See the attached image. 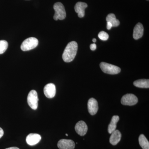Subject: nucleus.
<instances>
[{
    "label": "nucleus",
    "instance_id": "obj_10",
    "mask_svg": "<svg viewBox=\"0 0 149 149\" xmlns=\"http://www.w3.org/2000/svg\"><path fill=\"white\" fill-rule=\"evenodd\" d=\"M75 130L76 133L80 136H84L87 133L88 127L87 124L83 120L79 121L75 126Z\"/></svg>",
    "mask_w": 149,
    "mask_h": 149
},
{
    "label": "nucleus",
    "instance_id": "obj_17",
    "mask_svg": "<svg viewBox=\"0 0 149 149\" xmlns=\"http://www.w3.org/2000/svg\"><path fill=\"white\" fill-rule=\"evenodd\" d=\"M107 22H109L112 25V27H117L120 24V22L117 19L115 15L113 13L109 14L106 17Z\"/></svg>",
    "mask_w": 149,
    "mask_h": 149
},
{
    "label": "nucleus",
    "instance_id": "obj_11",
    "mask_svg": "<svg viewBox=\"0 0 149 149\" xmlns=\"http://www.w3.org/2000/svg\"><path fill=\"white\" fill-rule=\"evenodd\" d=\"M88 7L86 3L78 2L76 3L74 7L75 12L78 14V16L80 18L84 17L85 15V9Z\"/></svg>",
    "mask_w": 149,
    "mask_h": 149
},
{
    "label": "nucleus",
    "instance_id": "obj_26",
    "mask_svg": "<svg viewBox=\"0 0 149 149\" xmlns=\"http://www.w3.org/2000/svg\"><path fill=\"white\" fill-rule=\"evenodd\" d=\"M65 135H66V136H68V134H65Z\"/></svg>",
    "mask_w": 149,
    "mask_h": 149
},
{
    "label": "nucleus",
    "instance_id": "obj_6",
    "mask_svg": "<svg viewBox=\"0 0 149 149\" xmlns=\"http://www.w3.org/2000/svg\"><path fill=\"white\" fill-rule=\"evenodd\" d=\"M138 99L135 95L128 94L123 96L121 103L124 105L133 106L138 103Z\"/></svg>",
    "mask_w": 149,
    "mask_h": 149
},
{
    "label": "nucleus",
    "instance_id": "obj_8",
    "mask_svg": "<svg viewBox=\"0 0 149 149\" xmlns=\"http://www.w3.org/2000/svg\"><path fill=\"white\" fill-rule=\"evenodd\" d=\"M57 146L60 149H74L75 148L74 141L67 139L60 140L58 143Z\"/></svg>",
    "mask_w": 149,
    "mask_h": 149
},
{
    "label": "nucleus",
    "instance_id": "obj_21",
    "mask_svg": "<svg viewBox=\"0 0 149 149\" xmlns=\"http://www.w3.org/2000/svg\"><path fill=\"white\" fill-rule=\"evenodd\" d=\"M90 48H91V50L95 51L97 48V46L96 44L94 43V44H91L90 46Z\"/></svg>",
    "mask_w": 149,
    "mask_h": 149
},
{
    "label": "nucleus",
    "instance_id": "obj_13",
    "mask_svg": "<svg viewBox=\"0 0 149 149\" xmlns=\"http://www.w3.org/2000/svg\"><path fill=\"white\" fill-rule=\"evenodd\" d=\"M144 33V27L140 22L137 23L133 29V37L135 40H139L143 37Z\"/></svg>",
    "mask_w": 149,
    "mask_h": 149
},
{
    "label": "nucleus",
    "instance_id": "obj_7",
    "mask_svg": "<svg viewBox=\"0 0 149 149\" xmlns=\"http://www.w3.org/2000/svg\"><path fill=\"white\" fill-rule=\"evenodd\" d=\"M44 93L45 95L48 98H52L55 96L56 86L53 83H49L45 86L44 88Z\"/></svg>",
    "mask_w": 149,
    "mask_h": 149
},
{
    "label": "nucleus",
    "instance_id": "obj_22",
    "mask_svg": "<svg viewBox=\"0 0 149 149\" xmlns=\"http://www.w3.org/2000/svg\"><path fill=\"white\" fill-rule=\"evenodd\" d=\"M112 27V25L110 22H107V29H110Z\"/></svg>",
    "mask_w": 149,
    "mask_h": 149
},
{
    "label": "nucleus",
    "instance_id": "obj_1",
    "mask_svg": "<svg viewBox=\"0 0 149 149\" xmlns=\"http://www.w3.org/2000/svg\"><path fill=\"white\" fill-rule=\"evenodd\" d=\"M77 48L78 46L76 42L72 41L68 43L63 54V61L66 63L72 61L77 54Z\"/></svg>",
    "mask_w": 149,
    "mask_h": 149
},
{
    "label": "nucleus",
    "instance_id": "obj_5",
    "mask_svg": "<svg viewBox=\"0 0 149 149\" xmlns=\"http://www.w3.org/2000/svg\"><path fill=\"white\" fill-rule=\"evenodd\" d=\"M39 100L37 92L35 90H32L29 92L27 98V101L29 107L33 110H36L38 107Z\"/></svg>",
    "mask_w": 149,
    "mask_h": 149
},
{
    "label": "nucleus",
    "instance_id": "obj_24",
    "mask_svg": "<svg viewBox=\"0 0 149 149\" xmlns=\"http://www.w3.org/2000/svg\"><path fill=\"white\" fill-rule=\"evenodd\" d=\"M5 149H19L17 147H11V148H8Z\"/></svg>",
    "mask_w": 149,
    "mask_h": 149
},
{
    "label": "nucleus",
    "instance_id": "obj_18",
    "mask_svg": "<svg viewBox=\"0 0 149 149\" xmlns=\"http://www.w3.org/2000/svg\"><path fill=\"white\" fill-rule=\"evenodd\" d=\"M139 143L143 149H149V142L143 134H141L139 137Z\"/></svg>",
    "mask_w": 149,
    "mask_h": 149
},
{
    "label": "nucleus",
    "instance_id": "obj_16",
    "mask_svg": "<svg viewBox=\"0 0 149 149\" xmlns=\"http://www.w3.org/2000/svg\"><path fill=\"white\" fill-rule=\"evenodd\" d=\"M133 85L136 87L142 88H149L148 79H140L133 82Z\"/></svg>",
    "mask_w": 149,
    "mask_h": 149
},
{
    "label": "nucleus",
    "instance_id": "obj_19",
    "mask_svg": "<svg viewBox=\"0 0 149 149\" xmlns=\"http://www.w3.org/2000/svg\"><path fill=\"white\" fill-rule=\"evenodd\" d=\"M8 47V43L6 40H0V54L4 53Z\"/></svg>",
    "mask_w": 149,
    "mask_h": 149
},
{
    "label": "nucleus",
    "instance_id": "obj_2",
    "mask_svg": "<svg viewBox=\"0 0 149 149\" xmlns=\"http://www.w3.org/2000/svg\"><path fill=\"white\" fill-rule=\"evenodd\" d=\"M54 9L55 13L54 16V20H63L66 17V12L64 6L62 3L57 2L54 4Z\"/></svg>",
    "mask_w": 149,
    "mask_h": 149
},
{
    "label": "nucleus",
    "instance_id": "obj_20",
    "mask_svg": "<svg viewBox=\"0 0 149 149\" xmlns=\"http://www.w3.org/2000/svg\"><path fill=\"white\" fill-rule=\"evenodd\" d=\"M98 37L100 40L106 41L109 39V36L107 32H104V31H101L99 33Z\"/></svg>",
    "mask_w": 149,
    "mask_h": 149
},
{
    "label": "nucleus",
    "instance_id": "obj_3",
    "mask_svg": "<svg viewBox=\"0 0 149 149\" xmlns=\"http://www.w3.org/2000/svg\"><path fill=\"white\" fill-rule=\"evenodd\" d=\"M100 67L103 72L109 74H118L121 70L120 68L118 67L105 62L101 63Z\"/></svg>",
    "mask_w": 149,
    "mask_h": 149
},
{
    "label": "nucleus",
    "instance_id": "obj_12",
    "mask_svg": "<svg viewBox=\"0 0 149 149\" xmlns=\"http://www.w3.org/2000/svg\"><path fill=\"white\" fill-rule=\"evenodd\" d=\"M42 137L39 134L30 133L27 136L26 141L27 144L29 146H33L39 143Z\"/></svg>",
    "mask_w": 149,
    "mask_h": 149
},
{
    "label": "nucleus",
    "instance_id": "obj_25",
    "mask_svg": "<svg viewBox=\"0 0 149 149\" xmlns=\"http://www.w3.org/2000/svg\"><path fill=\"white\" fill-rule=\"evenodd\" d=\"M93 42H94V43L95 42H96V39H95V38H94V39H93Z\"/></svg>",
    "mask_w": 149,
    "mask_h": 149
},
{
    "label": "nucleus",
    "instance_id": "obj_14",
    "mask_svg": "<svg viewBox=\"0 0 149 149\" xmlns=\"http://www.w3.org/2000/svg\"><path fill=\"white\" fill-rule=\"evenodd\" d=\"M121 138V134L120 131L116 130L111 133L109 139L110 143L113 146H116L120 142Z\"/></svg>",
    "mask_w": 149,
    "mask_h": 149
},
{
    "label": "nucleus",
    "instance_id": "obj_15",
    "mask_svg": "<svg viewBox=\"0 0 149 149\" xmlns=\"http://www.w3.org/2000/svg\"><path fill=\"white\" fill-rule=\"evenodd\" d=\"M119 120V117L118 116H113L111 118V121L108 126V131L109 134H111L116 129V125L118 120Z\"/></svg>",
    "mask_w": 149,
    "mask_h": 149
},
{
    "label": "nucleus",
    "instance_id": "obj_4",
    "mask_svg": "<svg viewBox=\"0 0 149 149\" xmlns=\"http://www.w3.org/2000/svg\"><path fill=\"white\" fill-rule=\"evenodd\" d=\"M39 41L35 37H29L23 41L22 44L21 49L23 51H27L35 49L37 47Z\"/></svg>",
    "mask_w": 149,
    "mask_h": 149
},
{
    "label": "nucleus",
    "instance_id": "obj_9",
    "mask_svg": "<svg viewBox=\"0 0 149 149\" xmlns=\"http://www.w3.org/2000/svg\"><path fill=\"white\" fill-rule=\"evenodd\" d=\"M88 108L89 113L91 115H94L97 113L98 110V104L95 99L91 98L88 101Z\"/></svg>",
    "mask_w": 149,
    "mask_h": 149
},
{
    "label": "nucleus",
    "instance_id": "obj_23",
    "mask_svg": "<svg viewBox=\"0 0 149 149\" xmlns=\"http://www.w3.org/2000/svg\"><path fill=\"white\" fill-rule=\"evenodd\" d=\"M4 134V131L2 128H0V139L2 138Z\"/></svg>",
    "mask_w": 149,
    "mask_h": 149
},
{
    "label": "nucleus",
    "instance_id": "obj_27",
    "mask_svg": "<svg viewBox=\"0 0 149 149\" xmlns=\"http://www.w3.org/2000/svg\"><path fill=\"white\" fill-rule=\"evenodd\" d=\"M147 1H149V0H147Z\"/></svg>",
    "mask_w": 149,
    "mask_h": 149
}]
</instances>
